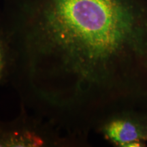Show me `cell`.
<instances>
[{
    "label": "cell",
    "instance_id": "obj_4",
    "mask_svg": "<svg viewBox=\"0 0 147 147\" xmlns=\"http://www.w3.org/2000/svg\"><path fill=\"white\" fill-rule=\"evenodd\" d=\"M11 70L10 50L0 25V85L9 82Z\"/></svg>",
    "mask_w": 147,
    "mask_h": 147
},
{
    "label": "cell",
    "instance_id": "obj_2",
    "mask_svg": "<svg viewBox=\"0 0 147 147\" xmlns=\"http://www.w3.org/2000/svg\"><path fill=\"white\" fill-rule=\"evenodd\" d=\"M78 144L54 125L23 108L13 120L0 121V147H76Z\"/></svg>",
    "mask_w": 147,
    "mask_h": 147
},
{
    "label": "cell",
    "instance_id": "obj_1",
    "mask_svg": "<svg viewBox=\"0 0 147 147\" xmlns=\"http://www.w3.org/2000/svg\"><path fill=\"white\" fill-rule=\"evenodd\" d=\"M0 25L21 107L74 138L124 96L147 54L134 0H2Z\"/></svg>",
    "mask_w": 147,
    "mask_h": 147
},
{
    "label": "cell",
    "instance_id": "obj_3",
    "mask_svg": "<svg viewBox=\"0 0 147 147\" xmlns=\"http://www.w3.org/2000/svg\"><path fill=\"white\" fill-rule=\"evenodd\" d=\"M101 131L106 139L121 146H129L134 142L143 138L142 132L131 121L112 117L100 125Z\"/></svg>",
    "mask_w": 147,
    "mask_h": 147
}]
</instances>
